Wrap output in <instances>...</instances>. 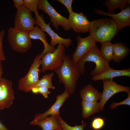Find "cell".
Wrapping results in <instances>:
<instances>
[{
	"label": "cell",
	"instance_id": "ac0fdd59",
	"mask_svg": "<svg viewBox=\"0 0 130 130\" xmlns=\"http://www.w3.org/2000/svg\"><path fill=\"white\" fill-rule=\"evenodd\" d=\"M126 76L130 77V68L122 70H116L111 68V69L103 73L92 77V80L95 81L105 79H111L115 77Z\"/></svg>",
	"mask_w": 130,
	"mask_h": 130
},
{
	"label": "cell",
	"instance_id": "d4e9b609",
	"mask_svg": "<svg viewBox=\"0 0 130 130\" xmlns=\"http://www.w3.org/2000/svg\"><path fill=\"white\" fill-rule=\"evenodd\" d=\"M58 121L63 130H83L87 124L84 123L80 125H76L72 126L68 125L62 118L60 115L57 116Z\"/></svg>",
	"mask_w": 130,
	"mask_h": 130
},
{
	"label": "cell",
	"instance_id": "1f68e13d",
	"mask_svg": "<svg viewBox=\"0 0 130 130\" xmlns=\"http://www.w3.org/2000/svg\"><path fill=\"white\" fill-rule=\"evenodd\" d=\"M13 6L16 9L23 5V0H13Z\"/></svg>",
	"mask_w": 130,
	"mask_h": 130
},
{
	"label": "cell",
	"instance_id": "484cf974",
	"mask_svg": "<svg viewBox=\"0 0 130 130\" xmlns=\"http://www.w3.org/2000/svg\"><path fill=\"white\" fill-rule=\"evenodd\" d=\"M39 0H23V6L31 12L38 10Z\"/></svg>",
	"mask_w": 130,
	"mask_h": 130
},
{
	"label": "cell",
	"instance_id": "6da1fadb",
	"mask_svg": "<svg viewBox=\"0 0 130 130\" xmlns=\"http://www.w3.org/2000/svg\"><path fill=\"white\" fill-rule=\"evenodd\" d=\"M119 31L117 25L112 18H102L92 20L88 32L96 42L102 43L111 41Z\"/></svg>",
	"mask_w": 130,
	"mask_h": 130
},
{
	"label": "cell",
	"instance_id": "8fae6325",
	"mask_svg": "<svg viewBox=\"0 0 130 130\" xmlns=\"http://www.w3.org/2000/svg\"><path fill=\"white\" fill-rule=\"evenodd\" d=\"M76 41L77 46L72 55V59L75 64L79 61L91 49L96 42L90 35L84 38L77 36L76 37Z\"/></svg>",
	"mask_w": 130,
	"mask_h": 130
},
{
	"label": "cell",
	"instance_id": "d6a6232c",
	"mask_svg": "<svg viewBox=\"0 0 130 130\" xmlns=\"http://www.w3.org/2000/svg\"><path fill=\"white\" fill-rule=\"evenodd\" d=\"M0 130H9L0 121Z\"/></svg>",
	"mask_w": 130,
	"mask_h": 130
},
{
	"label": "cell",
	"instance_id": "277c9868",
	"mask_svg": "<svg viewBox=\"0 0 130 130\" xmlns=\"http://www.w3.org/2000/svg\"><path fill=\"white\" fill-rule=\"evenodd\" d=\"M7 36L9 45L14 51L23 53L29 51L32 45L31 39L28 32L10 27L8 29Z\"/></svg>",
	"mask_w": 130,
	"mask_h": 130
},
{
	"label": "cell",
	"instance_id": "cb8c5ba5",
	"mask_svg": "<svg viewBox=\"0 0 130 130\" xmlns=\"http://www.w3.org/2000/svg\"><path fill=\"white\" fill-rule=\"evenodd\" d=\"M53 75L54 74L53 73L46 74L39 80L35 87L43 86L49 89H54L55 88L53 85L51 81Z\"/></svg>",
	"mask_w": 130,
	"mask_h": 130
},
{
	"label": "cell",
	"instance_id": "3957f363",
	"mask_svg": "<svg viewBox=\"0 0 130 130\" xmlns=\"http://www.w3.org/2000/svg\"><path fill=\"white\" fill-rule=\"evenodd\" d=\"M87 62H93L96 65L94 69L90 73L93 77L111 69L109 63L104 60L101 57L99 50L96 44L78 62L76 65L81 74L83 75L85 72L86 68L85 63Z\"/></svg>",
	"mask_w": 130,
	"mask_h": 130
},
{
	"label": "cell",
	"instance_id": "4fadbf2b",
	"mask_svg": "<svg viewBox=\"0 0 130 130\" xmlns=\"http://www.w3.org/2000/svg\"><path fill=\"white\" fill-rule=\"evenodd\" d=\"M14 98L12 81L4 78L3 86L0 91V111L10 107Z\"/></svg>",
	"mask_w": 130,
	"mask_h": 130
},
{
	"label": "cell",
	"instance_id": "e0dca14e",
	"mask_svg": "<svg viewBox=\"0 0 130 130\" xmlns=\"http://www.w3.org/2000/svg\"><path fill=\"white\" fill-rule=\"evenodd\" d=\"M28 33L31 39L40 40L43 43L44 49L40 54L41 57L46 53L52 52L54 51L55 49L50 46L47 41L46 34L38 26L34 27V28Z\"/></svg>",
	"mask_w": 130,
	"mask_h": 130
},
{
	"label": "cell",
	"instance_id": "9c48e42d",
	"mask_svg": "<svg viewBox=\"0 0 130 130\" xmlns=\"http://www.w3.org/2000/svg\"><path fill=\"white\" fill-rule=\"evenodd\" d=\"M17 9L14 27L19 30L28 32L34 28L35 19L32 17L31 12L23 5Z\"/></svg>",
	"mask_w": 130,
	"mask_h": 130
},
{
	"label": "cell",
	"instance_id": "d6986e66",
	"mask_svg": "<svg viewBox=\"0 0 130 130\" xmlns=\"http://www.w3.org/2000/svg\"><path fill=\"white\" fill-rule=\"evenodd\" d=\"M102 93L91 84H88L81 90L80 95L82 100L97 102L100 99Z\"/></svg>",
	"mask_w": 130,
	"mask_h": 130
},
{
	"label": "cell",
	"instance_id": "8992f818",
	"mask_svg": "<svg viewBox=\"0 0 130 130\" xmlns=\"http://www.w3.org/2000/svg\"><path fill=\"white\" fill-rule=\"evenodd\" d=\"M41 57L40 54L36 55L27 74L18 80V90L28 93L35 86L39 80V67Z\"/></svg>",
	"mask_w": 130,
	"mask_h": 130
},
{
	"label": "cell",
	"instance_id": "5bb4252c",
	"mask_svg": "<svg viewBox=\"0 0 130 130\" xmlns=\"http://www.w3.org/2000/svg\"><path fill=\"white\" fill-rule=\"evenodd\" d=\"M94 11L97 14L104 15L112 18L115 21L119 31L125 27L130 25V8L129 6L117 13H109L102 10L96 9Z\"/></svg>",
	"mask_w": 130,
	"mask_h": 130
},
{
	"label": "cell",
	"instance_id": "f1b7e54d",
	"mask_svg": "<svg viewBox=\"0 0 130 130\" xmlns=\"http://www.w3.org/2000/svg\"><path fill=\"white\" fill-rule=\"evenodd\" d=\"M5 33V30L3 29H2L0 31V61H1L5 60L6 59L3 45V39Z\"/></svg>",
	"mask_w": 130,
	"mask_h": 130
},
{
	"label": "cell",
	"instance_id": "44dd1931",
	"mask_svg": "<svg viewBox=\"0 0 130 130\" xmlns=\"http://www.w3.org/2000/svg\"><path fill=\"white\" fill-rule=\"evenodd\" d=\"M130 52V49L122 42H117L113 44V61L119 62L125 58Z\"/></svg>",
	"mask_w": 130,
	"mask_h": 130
},
{
	"label": "cell",
	"instance_id": "5b68a950",
	"mask_svg": "<svg viewBox=\"0 0 130 130\" xmlns=\"http://www.w3.org/2000/svg\"><path fill=\"white\" fill-rule=\"evenodd\" d=\"M65 55V47L62 44H58L53 52L43 54L40 61L41 72L44 73L47 71L55 72L58 70L63 63Z\"/></svg>",
	"mask_w": 130,
	"mask_h": 130
},
{
	"label": "cell",
	"instance_id": "9a60e30c",
	"mask_svg": "<svg viewBox=\"0 0 130 130\" xmlns=\"http://www.w3.org/2000/svg\"><path fill=\"white\" fill-rule=\"evenodd\" d=\"M70 96V93L65 90L61 94L57 95L55 102L49 109L43 113L36 115L33 120L37 121L50 116H57L60 115V108Z\"/></svg>",
	"mask_w": 130,
	"mask_h": 130
},
{
	"label": "cell",
	"instance_id": "e575fe53",
	"mask_svg": "<svg viewBox=\"0 0 130 130\" xmlns=\"http://www.w3.org/2000/svg\"><path fill=\"white\" fill-rule=\"evenodd\" d=\"M4 78H2L0 80V91L1 90L3 85Z\"/></svg>",
	"mask_w": 130,
	"mask_h": 130
},
{
	"label": "cell",
	"instance_id": "7a4b0ae2",
	"mask_svg": "<svg viewBox=\"0 0 130 130\" xmlns=\"http://www.w3.org/2000/svg\"><path fill=\"white\" fill-rule=\"evenodd\" d=\"M55 72L58 76L59 83L64 84L65 90L70 94H73L80 76L76 64L70 56L65 54L62 65Z\"/></svg>",
	"mask_w": 130,
	"mask_h": 130
},
{
	"label": "cell",
	"instance_id": "7402d4cb",
	"mask_svg": "<svg viewBox=\"0 0 130 130\" xmlns=\"http://www.w3.org/2000/svg\"><path fill=\"white\" fill-rule=\"evenodd\" d=\"M103 4L107 7V12L113 13L116 9L119 8L121 11L124 9L127 4H130V0H107L103 2Z\"/></svg>",
	"mask_w": 130,
	"mask_h": 130
},
{
	"label": "cell",
	"instance_id": "52a82bcc",
	"mask_svg": "<svg viewBox=\"0 0 130 130\" xmlns=\"http://www.w3.org/2000/svg\"><path fill=\"white\" fill-rule=\"evenodd\" d=\"M38 9L42 10L48 15L52 25L56 30L59 26L66 31L71 29L68 19L57 12L47 0H39Z\"/></svg>",
	"mask_w": 130,
	"mask_h": 130
},
{
	"label": "cell",
	"instance_id": "836d02e7",
	"mask_svg": "<svg viewBox=\"0 0 130 130\" xmlns=\"http://www.w3.org/2000/svg\"><path fill=\"white\" fill-rule=\"evenodd\" d=\"M3 72V69L1 64V61H0V80L2 78V76Z\"/></svg>",
	"mask_w": 130,
	"mask_h": 130
},
{
	"label": "cell",
	"instance_id": "f546056e",
	"mask_svg": "<svg viewBox=\"0 0 130 130\" xmlns=\"http://www.w3.org/2000/svg\"><path fill=\"white\" fill-rule=\"evenodd\" d=\"M128 96L127 98L121 102L118 103L113 102L110 105V108L112 110L114 109L120 105H130V92L127 93Z\"/></svg>",
	"mask_w": 130,
	"mask_h": 130
},
{
	"label": "cell",
	"instance_id": "2e32d148",
	"mask_svg": "<svg viewBox=\"0 0 130 130\" xmlns=\"http://www.w3.org/2000/svg\"><path fill=\"white\" fill-rule=\"evenodd\" d=\"M58 116H50L40 120H32L30 124L39 126L43 130H63L58 121Z\"/></svg>",
	"mask_w": 130,
	"mask_h": 130
},
{
	"label": "cell",
	"instance_id": "603a6c76",
	"mask_svg": "<svg viewBox=\"0 0 130 130\" xmlns=\"http://www.w3.org/2000/svg\"><path fill=\"white\" fill-rule=\"evenodd\" d=\"M101 44L99 50L100 53L103 59L109 63L113 58V44L111 41L104 42Z\"/></svg>",
	"mask_w": 130,
	"mask_h": 130
},
{
	"label": "cell",
	"instance_id": "30bf717a",
	"mask_svg": "<svg viewBox=\"0 0 130 130\" xmlns=\"http://www.w3.org/2000/svg\"><path fill=\"white\" fill-rule=\"evenodd\" d=\"M102 81L103 89L100 103V110L102 111L107 101L113 95L121 92H130V87L122 85L117 84L112 79Z\"/></svg>",
	"mask_w": 130,
	"mask_h": 130
},
{
	"label": "cell",
	"instance_id": "4316f807",
	"mask_svg": "<svg viewBox=\"0 0 130 130\" xmlns=\"http://www.w3.org/2000/svg\"><path fill=\"white\" fill-rule=\"evenodd\" d=\"M104 124V119L100 117H96L93 120L91 127L94 130H99L101 129Z\"/></svg>",
	"mask_w": 130,
	"mask_h": 130
},
{
	"label": "cell",
	"instance_id": "ba28073f",
	"mask_svg": "<svg viewBox=\"0 0 130 130\" xmlns=\"http://www.w3.org/2000/svg\"><path fill=\"white\" fill-rule=\"evenodd\" d=\"M34 13L36 19L35 24L37 26L40 27L43 31L46 32L51 37V41L50 44L51 46L54 47L57 44H62L65 48H68L72 45L73 40L71 39L63 38L55 32L50 26L51 23H46L43 19V15H39L38 10Z\"/></svg>",
	"mask_w": 130,
	"mask_h": 130
},
{
	"label": "cell",
	"instance_id": "4dcf8cb0",
	"mask_svg": "<svg viewBox=\"0 0 130 130\" xmlns=\"http://www.w3.org/2000/svg\"><path fill=\"white\" fill-rule=\"evenodd\" d=\"M57 1L60 2L64 5L70 14L73 12L72 8V0H57Z\"/></svg>",
	"mask_w": 130,
	"mask_h": 130
},
{
	"label": "cell",
	"instance_id": "83f0119b",
	"mask_svg": "<svg viewBox=\"0 0 130 130\" xmlns=\"http://www.w3.org/2000/svg\"><path fill=\"white\" fill-rule=\"evenodd\" d=\"M31 91L34 93H39L41 94L46 98H48V95L50 94L49 89L43 86L35 87L32 89Z\"/></svg>",
	"mask_w": 130,
	"mask_h": 130
},
{
	"label": "cell",
	"instance_id": "7c38bea8",
	"mask_svg": "<svg viewBox=\"0 0 130 130\" xmlns=\"http://www.w3.org/2000/svg\"><path fill=\"white\" fill-rule=\"evenodd\" d=\"M71 29L77 33H85L88 32L90 22L82 13L74 12L69 14L68 19Z\"/></svg>",
	"mask_w": 130,
	"mask_h": 130
},
{
	"label": "cell",
	"instance_id": "ffe728a7",
	"mask_svg": "<svg viewBox=\"0 0 130 130\" xmlns=\"http://www.w3.org/2000/svg\"><path fill=\"white\" fill-rule=\"evenodd\" d=\"M82 117L85 119L88 118L100 110L99 102H92L82 100L81 102Z\"/></svg>",
	"mask_w": 130,
	"mask_h": 130
}]
</instances>
